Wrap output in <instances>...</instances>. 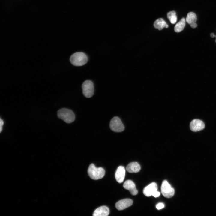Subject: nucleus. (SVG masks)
Segmentation results:
<instances>
[{
    "label": "nucleus",
    "mask_w": 216,
    "mask_h": 216,
    "mask_svg": "<svg viewBox=\"0 0 216 216\" xmlns=\"http://www.w3.org/2000/svg\"><path fill=\"white\" fill-rule=\"evenodd\" d=\"M4 124V122L2 119L1 118H0V133L1 132L2 129V126H3V125Z\"/></svg>",
    "instance_id": "obj_19"
},
{
    "label": "nucleus",
    "mask_w": 216,
    "mask_h": 216,
    "mask_svg": "<svg viewBox=\"0 0 216 216\" xmlns=\"http://www.w3.org/2000/svg\"><path fill=\"white\" fill-rule=\"evenodd\" d=\"M185 19L183 17L177 23L174 27V31L176 32H179L184 29L185 25Z\"/></svg>",
    "instance_id": "obj_15"
},
{
    "label": "nucleus",
    "mask_w": 216,
    "mask_h": 216,
    "mask_svg": "<svg viewBox=\"0 0 216 216\" xmlns=\"http://www.w3.org/2000/svg\"><path fill=\"white\" fill-rule=\"evenodd\" d=\"M82 93L87 98L92 97L94 93V84L90 80L85 81L82 85Z\"/></svg>",
    "instance_id": "obj_5"
},
{
    "label": "nucleus",
    "mask_w": 216,
    "mask_h": 216,
    "mask_svg": "<svg viewBox=\"0 0 216 216\" xmlns=\"http://www.w3.org/2000/svg\"><path fill=\"white\" fill-rule=\"evenodd\" d=\"M57 115L59 118L67 123L73 122L75 120L74 112L68 109L62 108L59 109L57 112Z\"/></svg>",
    "instance_id": "obj_1"
},
{
    "label": "nucleus",
    "mask_w": 216,
    "mask_h": 216,
    "mask_svg": "<svg viewBox=\"0 0 216 216\" xmlns=\"http://www.w3.org/2000/svg\"><path fill=\"white\" fill-rule=\"evenodd\" d=\"M88 173L92 179L96 180L101 179L104 176L105 171L103 168L96 167L94 164H91L88 169Z\"/></svg>",
    "instance_id": "obj_3"
},
{
    "label": "nucleus",
    "mask_w": 216,
    "mask_h": 216,
    "mask_svg": "<svg viewBox=\"0 0 216 216\" xmlns=\"http://www.w3.org/2000/svg\"><path fill=\"white\" fill-rule=\"evenodd\" d=\"M190 27L192 28H195L197 27V25L196 22L190 25Z\"/></svg>",
    "instance_id": "obj_21"
},
{
    "label": "nucleus",
    "mask_w": 216,
    "mask_h": 216,
    "mask_svg": "<svg viewBox=\"0 0 216 216\" xmlns=\"http://www.w3.org/2000/svg\"><path fill=\"white\" fill-rule=\"evenodd\" d=\"M158 186L155 182H152L145 187L143 190L144 194L147 196L152 195L155 191H157Z\"/></svg>",
    "instance_id": "obj_9"
},
{
    "label": "nucleus",
    "mask_w": 216,
    "mask_h": 216,
    "mask_svg": "<svg viewBox=\"0 0 216 216\" xmlns=\"http://www.w3.org/2000/svg\"><path fill=\"white\" fill-rule=\"evenodd\" d=\"M205 126L203 122L198 119H193L190 124V129L193 132H197L202 130L204 128Z\"/></svg>",
    "instance_id": "obj_7"
},
{
    "label": "nucleus",
    "mask_w": 216,
    "mask_h": 216,
    "mask_svg": "<svg viewBox=\"0 0 216 216\" xmlns=\"http://www.w3.org/2000/svg\"><path fill=\"white\" fill-rule=\"evenodd\" d=\"M210 36L212 38H214L216 37V35H215L213 33H211L210 34Z\"/></svg>",
    "instance_id": "obj_22"
},
{
    "label": "nucleus",
    "mask_w": 216,
    "mask_h": 216,
    "mask_svg": "<svg viewBox=\"0 0 216 216\" xmlns=\"http://www.w3.org/2000/svg\"><path fill=\"white\" fill-rule=\"evenodd\" d=\"M110 127L112 131L116 132H122L125 128L121 119L118 116H115L111 119Z\"/></svg>",
    "instance_id": "obj_4"
},
{
    "label": "nucleus",
    "mask_w": 216,
    "mask_h": 216,
    "mask_svg": "<svg viewBox=\"0 0 216 216\" xmlns=\"http://www.w3.org/2000/svg\"><path fill=\"white\" fill-rule=\"evenodd\" d=\"M160 192L157 191H155L154 193L152 196H153L155 197H157L159 196L160 195Z\"/></svg>",
    "instance_id": "obj_20"
},
{
    "label": "nucleus",
    "mask_w": 216,
    "mask_h": 216,
    "mask_svg": "<svg viewBox=\"0 0 216 216\" xmlns=\"http://www.w3.org/2000/svg\"><path fill=\"white\" fill-rule=\"evenodd\" d=\"M197 20V16L194 13L190 12L187 14L186 21L189 25L196 22Z\"/></svg>",
    "instance_id": "obj_16"
},
{
    "label": "nucleus",
    "mask_w": 216,
    "mask_h": 216,
    "mask_svg": "<svg viewBox=\"0 0 216 216\" xmlns=\"http://www.w3.org/2000/svg\"><path fill=\"white\" fill-rule=\"evenodd\" d=\"M161 193L166 198H170L174 195L175 190L167 181L162 182L161 187Z\"/></svg>",
    "instance_id": "obj_6"
},
{
    "label": "nucleus",
    "mask_w": 216,
    "mask_h": 216,
    "mask_svg": "<svg viewBox=\"0 0 216 216\" xmlns=\"http://www.w3.org/2000/svg\"><path fill=\"white\" fill-rule=\"evenodd\" d=\"M164 207V204L162 203H159L156 206V208L158 210H160L163 208Z\"/></svg>",
    "instance_id": "obj_18"
},
{
    "label": "nucleus",
    "mask_w": 216,
    "mask_h": 216,
    "mask_svg": "<svg viewBox=\"0 0 216 216\" xmlns=\"http://www.w3.org/2000/svg\"><path fill=\"white\" fill-rule=\"evenodd\" d=\"M140 166L136 162H133L129 163L126 167V170L129 172H137L140 170Z\"/></svg>",
    "instance_id": "obj_13"
},
{
    "label": "nucleus",
    "mask_w": 216,
    "mask_h": 216,
    "mask_svg": "<svg viewBox=\"0 0 216 216\" xmlns=\"http://www.w3.org/2000/svg\"><path fill=\"white\" fill-rule=\"evenodd\" d=\"M215 42L216 43V39H215Z\"/></svg>",
    "instance_id": "obj_23"
},
{
    "label": "nucleus",
    "mask_w": 216,
    "mask_h": 216,
    "mask_svg": "<svg viewBox=\"0 0 216 216\" xmlns=\"http://www.w3.org/2000/svg\"><path fill=\"white\" fill-rule=\"evenodd\" d=\"M125 170L124 167L119 166L117 168L115 173V177L116 181L119 183L122 182L124 179Z\"/></svg>",
    "instance_id": "obj_10"
},
{
    "label": "nucleus",
    "mask_w": 216,
    "mask_h": 216,
    "mask_svg": "<svg viewBox=\"0 0 216 216\" xmlns=\"http://www.w3.org/2000/svg\"><path fill=\"white\" fill-rule=\"evenodd\" d=\"M167 17L172 24H175L177 21V17L175 11H172L168 12Z\"/></svg>",
    "instance_id": "obj_17"
},
{
    "label": "nucleus",
    "mask_w": 216,
    "mask_h": 216,
    "mask_svg": "<svg viewBox=\"0 0 216 216\" xmlns=\"http://www.w3.org/2000/svg\"><path fill=\"white\" fill-rule=\"evenodd\" d=\"M123 186L125 189L128 190L133 195H136L138 194V191L136 188L135 184L131 180L126 181L124 183Z\"/></svg>",
    "instance_id": "obj_11"
},
{
    "label": "nucleus",
    "mask_w": 216,
    "mask_h": 216,
    "mask_svg": "<svg viewBox=\"0 0 216 216\" xmlns=\"http://www.w3.org/2000/svg\"><path fill=\"white\" fill-rule=\"evenodd\" d=\"M110 213V210L106 206H101L96 209L93 214V216H107Z\"/></svg>",
    "instance_id": "obj_12"
},
{
    "label": "nucleus",
    "mask_w": 216,
    "mask_h": 216,
    "mask_svg": "<svg viewBox=\"0 0 216 216\" xmlns=\"http://www.w3.org/2000/svg\"><path fill=\"white\" fill-rule=\"evenodd\" d=\"M88 61L87 56L84 53L81 52L74 53L70 57V61L75 66H81L86 64Z\"/></svg>",
    "instance_id": "obj_2"
},
{
    "label": "nucleus",
    "mask_w": 216,
    "mask_h": 216,
    "mask_svg": "<svg viewBox=\"0 0 216 216\" xmlns=\"http://www.w3.org/2000/svg\"><path fill=\"white\" fill-rule=\"evenodd\" d=\"M154 26L156 28L159 30L162 29L164 28H167L168 26L166 22L162 18H159L156 20L154 22Z\"/></svg>",
    "instance_id": "obj_14"
},
{
    "label": "nucleus",
    "mask_w": 216,
    "mask_h": 216,
    "mask_svg": "<svg viewBox=\"0 0 216 216\" xmlns=\"http://www.w3.org/2000/svg\"><path fill=\"white\" fill-rule=\"evenodd\" d=\"M133 201L130 199H125L117 202L115 204L116 208L118 210H124L133 204Z\"/></svg>",
    "instance_id": "obj_8"
}]
</instances>
